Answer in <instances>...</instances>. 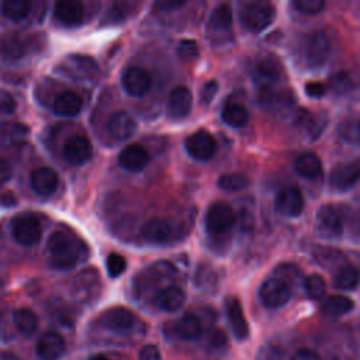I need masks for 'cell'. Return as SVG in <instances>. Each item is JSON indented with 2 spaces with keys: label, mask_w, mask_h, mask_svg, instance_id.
Segmentation results:
<instances>
[{
  "label": "cell",
  "mask_w": 360,
  "mask_h": 360,
  "mask_svg": "<svg viewBox=\"0 0 360 360\" xmlns=\"http://www.w3.org/2000/svg\"><path fill=\"white\" fill-rule=\"evenodd\" d=\"M47 251L51 266L58 271H69L86 261L89 255L87 245L82 239L66 231H55L50 236Z\"/></svg>",
  "instance_id": "1"
},
{
  "label": "cell",
  "mask_w": 360,
  "mask_h": 360,
  "mask_svg": "<svg viewBox=\"0 0 360 360\" xmlns=\"http://www.w3.org/2000/svg\"><path fill=\"white\" fill-rule=\"evenodd\" d=\"M276 19V9L271 3H247L241 10V23L251 33L268 29Z\"/></svg>",
  "instance_id": "2"
},
{
  "label": "cell",
  "mask_w": 360,
  "mask_h": 360,
  "mask_svg": "<svg viewBox=\"0 0 360 360\" xmlns=\"http://www.w3.org/2000/svg\"><path fill=\"white\" fill-rule=\"evenodd\" d=\"M315 233L326 241H338L343 233L340 213L333 206H322L315 215Z\"/></svg>",
  "instance_id": "3"
},
{
  "label": "cell",
  "mask_w": 360,
  "mask_h": 360,
  "mask_svg": "<svg viewBox=\"0 0 360 360\" xmlns=\"http://www.w3.org/2000/svg\"><path fill=\"white\" fill-rule=\"evenodd\" d=\"M235 225V211L226 203L218 201L210 206L206 214V229L211 236L228 233Z\"/></svg>",
  "instance_id": "4"
},
{
  "label": "cell",
  "mask_w": 360,
  "mask_h": 360,
  "mask_svg": "<svg viewBox=\"0 0 360 360\" xmlns=\"http://www.w3.org/2000/svg\"><path fill=\"white\" fill-rule=\"evenodd\" d=\"M12 233L17 244L23 247H31L41 239L43 228L36 215L24 213L13 218Z\"/></svg>",
  "instance_id": "5"
},
{
  "label": "cell",
  "mask_w": 360,
  "mask_h": 360,
  "mask_svg": "<svg viewBox=\"0 0 360 360\" xmlns=\"http://www.w3.org/2000/svg\"><path fill=\"white\" fill-rule=\"evenodd\" d=\"M331 52V43L324 31L311 33L305 37L303 44V58L307 66L319 68L322 66Z\"/></svg>",
  "instance_id": "6"
},
{
  "label": "cell",
  "mask_w": 360,
  "mask_h": 360,
  "mask_svg": "<svg viewBox=\"0 0 360 360\" xmlns=\"http://www.w3.org/2000/svg\"><path fill=\"white\" fill-rule=\"evenodd\" d=\"M290 298H291L290 286L283 280H280L279 278H272L265 280L259 289L261 303L271 310H276L286 305L290 301Z\"/></svg>",
  "instance_id": "7"
},
{
  "label": "cell",
  "mask_w": 360,
  "mask_h": 360,
  "mask_svg": "<svg viewBox=\"0 0 360 360\" xmlns=\"http://www.w3.org/2000/svg\"><path fill=\"white\" fill-rule=\"evenodd\" d=\"M186 151L187 154L196 159V161H210L215 152H217V143L214 140V137L206 131V130H200L194 134H192L187 140H186Z\"/></svg>",
  "instance_id": "8"
},
{
  "label": "cell",
  "mask_w": 360,
  "mask_h": 360,
  "mask_svg": "<svg viewBox=\"0 0 360 360\" xmlns=\"http://www.w3.org/2000/svg\"><path fill=\"white\" fill-rule=\"evenodd\" d=\"M275 207L285 217H298L305 207L304 197L297 187H286L276 196Z\"/></svg>",
  "instance_id": "9"
},
{
  "label": "cell",
  "mask_w": 360,
  "mask_h": 360,
  "mask_svg": "<svg viewBox=\"0 0 360 360\" xmlns=\"http://www.w3.org/2000/svg\"><path fill=\"white\" fill-rule=\"evenodd\" d=\"M225 311L233 336L238 340H245L250 336V325L241 303L236 297H228L225 301Z\"/></svg>",
  "instance_id": "10"
},
{
  "label": "cell",
  "mask_w": 360,
  "mask_h": 360,
  "mask_svg": "<svg viewBox=\"0 0 360 360\" xmlns=\"http://www.w3.org/2000/svg\"><path fill=\"white\" fill-rule=\"evenodd\" d=\"M100 324L113 332H126L136 325V315L129 308L114 307L101 314Z\"/></svg>",
  "instance_id": "11"
},
{
  "label": "cell",
  "mask_w": 360,
  "mask_h": 360,
  "mask_svg": "<svg viewBox=\"0 0 360 360\" xmlns=\"http://www.w3.org/2000/svg\"><path fill=\"white\" fill-rule=\"evenodd\" d=\"M280 64L275 58H264L261 59L252 72L255 83L259 86V90L273 89L276 83L280 80Z\"/></svg>",
  "instance_id": "12"
},
{
  "label": "cell",
  "mask_w": 360,
  "mask_h": 360,
  "mask_svg": "<svg viewBox=\"0 0 360 360\" xmlns=\"http://www.w3.org/2000/svg\"><path fill=\"white\" fill-rule=\"evenodd\" d=\"M107 131L117 141H126L137 131V123L130 113L117 111L108 120Z\"/></svg>",
  "instance_id": "13"
},
{
  "label": "cell",
  "mask_w": 360,
  "mask_h": 360,
  "mask_svg": "<svg viewBox=\"0 0 360 360\" xmlns=\"http://www.w3.org/2000/svg\"><path fill=\"white\" fill-rule=\"evenodd\" d=\"M151 75L143 68H129L123 75V87L130 96L141 97L151 90Z\"/></svg>",
  "instance_id": "14"
},
{
  "label": "cell",
  "mask_w": 360,
  "mask_h": 360,
  "mask_svg": "<svg viewBox=\"0 0 360 360\" xmlns=\"http://www.w3.org/2000/svg\"><path fill=\"white\" fill-rule=\"evenodd\" d=\"M92 155H93L92 143L83 136L72 137L71 140L66 141L64 147V158L66 159L68 164L73 166H80L89 162Z\"/></svg>",
  "instance_id": "15"
},
{
  "label": "cell",
  "mask_w": 360,
  "mask_h": 360,
  "mask_svg": "<svg viewBox=\"0 0 360 360\" xmlns=\"http://www.w3.org/2000/svg\"><path fill=\"white\" fill-rule=\"evenodd\" d=\"M30 185L33 192L43 199L51 197L59 185V178L57 172L51 168H38L31 173Z\"/></svg>",
  "instance_id": "16"
},
{
  "label": "cell",
  "mask_w": 360,
  "mask_h": 360,
  "mask_svg": "<svg viewBox=\"0 0 360 360\" xmlns=\"http://www.w3.org/2000/svg\"><path fill=\"white\" fill-rule=\"evenodd\" d=\"M118 164L129 172H141L150 164V154L140 144H131L120 152Z\"/></svg>",
  "instance_id": "17"
},
{
  "label": "cell",
  "mask_w": 360,
  "mask_h": 360,
  "mask_svg": "<svg viewBox=\"0 0 360 360\" xmlns=\"http://www.w3.org/2000/svg\"><path fill=\"white\" fill-rule=\"evenodd\" d=\"M193 107L192 92L186 86H178L168 99V113L173 120L186 118Z\"/></svg>",
  "instance_id": "18"
},
{
  "label": "cell",
  "mask_w": 360,
  "mask_h": 360,
  "mask_svg": "<svg viewBox=\"0 0 360 360\" xmlns=\"http://www.w3.org/2000/svg\"><path fill=\"white\" fill-rule=\"evenodd\" d=\"M54 15L58 23L65 27H78L85 19V8L75 0H62L54 8Z\"/></svg>",
  "instance_id": "19"
},
{
  "label": "cell",
  "mask_w": 360,
  "mask_h": 360,
  "mask_svg": "<svg viewBox=\"0 0 360 360\" xmlns=\"http://www.w3.org/2000/svg\"><path fill=\"white\" fill-rule=\"evenodd\" d=\"M141 233L148 244L165 245L172 239L173 229L168 221L162 218H152L144 224Z\"/></svg>",
  "instance_id": "20"
},
{
  "label": "cell",
  "mask_w": 360,
  "mask_h": 360,
  "mask_svg": "<svg viewBox=\"0 0 360 360\" xmlns=\"http://www.w3.org/2000/svg\"><path fill=\"white\" fill-rule=\"evenodd\" d=\"M359 180V165L353 164H342L332 169L329 175V185L336 192H346L356 186Z\"/></svg>",
  "instance_id": "21"
},
{
  "label": "cell",
  "mask_w": 360,
  "mask_h": 360,
  "mask_svg": "<svg viewBox=\"0 0 360 360\" xmlns=\"http://www.w3.org/2000/svg\"><path fill=\"white\" fill-rule=\"evenodd\" d=\"M66 349L65 339L57 332H45L37 343V354L43 360H57L59 359Z\"/></svg>",
  "instance_id": "22"
},
{
  "label": "cell",
  "mask_w": 360,
  "mask_h": 360,
  "mask_svg": "<svg viewBox=\"0 0 360 360\" xmlns=\"http://www.w3.org/2000/svg\"><path fill=\"white\" fill-rule=\"evenodd\" d=\"M259 103L264 108L269 111L286 113L294 106V97L290 90L276 92L275 89H269V90H261Z\"/></svg>",
  "instance_id": "23"
},
{
  "label": "cell",
  "mask_w": 360,
  "mask_h": 360,
  "mask_svg": "<svg viewBox=\"0 0 360 360\" xmlns=\"http://www.w3.org/2000/svg\"><path fill=\"white\" fill-rule=\"evenodd\" d=\"M154 300L159 310L173 312V311L180 310V307L185 304L186 294L178 286H168V287H164L162 290H159Z\"/></svg>",
  "instance_id": "24"
},
{
  "label": "cell",
  "mask_w": 360,
  "mask_h": 360,
  "mask_svg": "<svg viewBox=\"0 0 360 360\" xmlns=\"http://www.w3.org/2000/svg\"><path fill=\"white\" fill-rule=\"evenodd\" d=\"M82 110V99L78 93L66 90L54 100V113L61 117H75Z\"/></svg>",
  "instance_id": "25"
},
{
  "label": "cell",
  "mask_w": 360,
  "mask_h": 360,
  "mask_svg": "<svg viewBox=\"0 0 360 360\" xmlns=\"http://www.w3.org/2000/svg\"><path fill=\"white\" fill-rule=\"evenodd\" d=\"M66 73H71L73 76L79 78H93L99 73L97 64L86 55H71L66 61Z\"/></svg>",
  "instance_id": "26"
},
{
  "label": "cell",
  "mask_w": 360,
  "mask_h": 360,
  "mask_svg": "<svg viewBox=\"0 0 360 360\" xmlns=\"http://www.w3.org/2000/svg\"><path fill=\"white\" fill-rule=\"evenodd\" d=\"M296 172L310 180H315L322 175V164L321 159L312 154V152H305L301 154L294 164Z\"/></svg>",
  "instance_id": "27"
},
{
  "label": "cell",
  "mask_w": 360,
  "mask_h": 360,
  "mask_svg": "<svg viewBox=\"0 0 360 360\" xmlns=\"http://www.w3.org/2000/svg\"><path fill=\"white\" fill-rule=\"evenodd\" d=\"M175 331L179 338H182L185 340H194L201 336L203 325L197 315L187 312L176 322Z\"/></svg>",
  "instance_id": "28"
},
{
  "label": "cell",
  "mask_w": 360,
  "mask_h": 360,
  "mask_svg": "<svg viewBox=\"0 0 360 360\" xmlns=\"http://www.w3.org/2000/svg\"><path fill=\"white\" fill-rule=\"evenodd\" d=\"M221 118L226 126L232 129H241L250 122V113L241 104H228L222 108Z\"/></svg>",
  "instance_id": "29"
},
{
  "label": "cell",
  "mask_w": 360,
  "mask_h": 360,
  "mask_svg": "<svg viewBox=\"0 0 360 360\" xmlns=\"http://www.w3.org/2000/svg\"><path fill=\"white\" fill-rule=\"evenodd\" d=\"M353 308H354V301L340 294L328 297L321 305L322 312L329 317H340V315L349 314Z\"/></svg>",
  "instance_id": "30"
},
{
  "label": "cell",
  "mask_w": 360,
  "mask_h": 360,
  "mask_svg": "<svg viewBox=\"0 0 360 360\" xmlns=\"http://www.w3.org/2000/svg\"><path fill=\"white\" fill-rule=\"evenodd\" d=\"M33 3L29 0H5L2 3V13L12 22H22L29 17Z\"/></svg>",
  "instance_id": "31"
},
{
  "label": "cell",
  "mask_w": 360,
  "mask_h": 360,
  "mask_svg": "<svg viewBox=\"0 0 360 360\" xmlns=\"http://www.w3.org/2000/svg\"><path fill=\"white\" fill-rule=\"evenodd\" d=\"M26 54L24 43L17 36H8L2 41H0V57L5 61L15 62L17 59H22Z\"/></svg>",
  "instance_id": "32"
},
{
  "label": "cell",
  "mask_w": 360,
  "mask_h": 360,
  "mask_svg": "<svg viewBox=\"0 0 360 360\" xmlns=\"http://www.w3.org/2000/svg\"><path fill=\"white\" fill-rule=\"evenodd\" d=\"M13 321H15L16 328L23 335H31L38 328V317L30 308H20V310L15 311Z\"/></svg>",
  "instance_id": "33"
},
{
  "label": "cell",
  "mask_w": 360,
  "mask_h": 360,
  "mask_svg": "<svg viewBox=\"0 0 360 360\" xmlns=\"http://www.w3.org/2000/svg\"><path fill=\"white\" fill-rule=\"evenodd\" d=\"M359 282V273L354 266H340L333 276V286L339 290H353Z\"/></svg>",
  "instance_id": "34"
},
{
  "label": "cell",
  "mask_w": 360,
  "mask_h": 360,
  "mask_svg": "<svg viewBox=\"0 0 360 360\" xmlns=\"http://www.w3.org/2000/svg\"><path fill=\"white\" fill-rule=\"evenodd\" d=\"M297 124L301 126L303 130H305L312 140H315L319 137V134L325 127V120L319 117H314L308 114V111H300V114L297 115Z\"/></svg>",
  "instance_id": "35"
},
{
  "label": "cell",
  "mask_w": 360,
  "mask_h": 360,
  "mask_svg": "<svg viewBox=\"0 0 360 360\" xmlns=\"http://www.w3.org/2000/svg\"><path fill=\"white\" fill-rule=\"evenodd\" d=\"M250 186V179L243 173H225L218 179V187L228 193L241 192Z\"/></svg>",
  "instance_id": "36"
},
{
  "label": "cell",
  "mask_w": 360,
  "mask_h": 360,
  "mask_svg": "<svg viewBox=\"0 0 360 360\" xmlns=\"http://www.w3.org/2000/svg\"><path fill=\"white\" fill-rule=\"evenodd\" d=\"M210 26L217 31H226L232 26V10L228 5H219L210 17Z\"/></svg>",
  "instance_id": "37"
},
{
  "label": "cell",
  "mask_w": 360,
  "mask_h": 360,
  "mask_svg": "<svg viewBox=\"0 0 360 360\" xmlns=\"http://www.w3.org/2000/svg\"><path fill=\"white\" fill-rule=\"evenodd\" d=\"M304 289L311 300H322L326 294V282L321 275H310L304 280Z\"/></svg>",
  "instance_id": "38"
},
{
  "label": "cell",
  "mask_w": 360,
  "mask_h": 360,
  "mask_svg": "<svg viewBox=\"0 0 360 360\" xmlns=\"http://www.w3.org/2000/svg\"><path fill=\"white\" fill-rule=\"evenodd\" d=\"M329 89L338 94V96H343L352 92L353 89V82L352 78L346 73V72H339L331 76L329 79Z\"/></svg>",
  "instance_id": "39"
},
{
  "label": "cell",
  "mask_w": 360,
  "mask_h": 360,
  "mask_svg": "<svg viewBox=\"0 0 360 360\" xmlns=\"http://www.w3.org/2000/svg\"><path fill=\"white\" fill-rule=\"evenodd\" d=\"M136 5L134 3H117L114 6L110 8V10L106 15L104 22L106 23H118V22H123L126 19L130 17V15L133 13Z\"/></svg>",
  "instance_id": "40"
},
{
  "label": "cell",
  "mask_w": 360,
  "mask_h": 360,
  "mask_svg": "<svg viewBox=\"0 0 360 360\" xmlns=\"http://www.w3.org/2000/svg\"><path fill=\"white\" fill-rule=\"evenodd\" d=\"M106 266H107V273L111 279H115V278H120L122 276L126 269H127V261L124 257L118 255V254H111L108 255L107 258V262H106Z\"/></svg>",
  "instance_id": "41"
},
{
  "label": "cell",
  "mask_w": 360,
  "mask_h": 360,
  "mask_svg": "<svg viewBox=\"0 0 360 360\" xmlns=\"http://www.w3.org/2000/svg\"><path fill=\"white\" fill-rule=\"evenodd\" d=\"M178 57L183 62H192L199 57V47L194 40H182L178 45Z\"/></svg>",
  "instance_id": "42"
},
{
  "label": "cell",
  "mask_w": 360,
  "mask_h": 360,
  "mask_svg": "<svg viewBox=\"0 0 360 360\" xmlns=\"http://www.w3.org/2000/svg\"><path fill=\"white\" fill-rule=\"evenodd\" d=\"M294 8L304 15H318L324 8V0H296Z\"/></svg>",
  "instance_id": "43"
},
{
  "label": "cell",
  "mask_w": 360,
  "mask_h": 360,
  "mask_svg": "<svg viewBox=\"0 0 360 360\" xmlns=\"http://www.w3.org/2000/svg\"><path fill=\"white\" fill-rule=\"evenodd\" d=\"M235 222L238 224L239 229L248 233L255 226V217L248 208H241L238 211V214H235Z\"/></svg>",
  "instance_id": "44"
},
{
  "label": "cell",
  "mask_w": 360,
  "mask_h": 360,
  "mask_svg": "<svg viewBox=\"0 0 360 360\" xmlns=\"http://www.w3.org/2000/svg\"><path fill=\"white\" fill-rule=\"evenodd\" d=\"M340 136L345 141L350 144H357L359 143V124L357 122H346L340 127Z\"/></svg>",
  "instance_id": "45"
},
{
  "label": "cell",
  "mask_w": 360,
  "mask_h": 360,
  "mask_svg": "<svg viewBox=\"0 0 360 360\" xmlns=\"http://www.w3.org/2000/svg\"><path fill=\"white\" fill-rule=\"evenodd\" d=\"M217 90H218V83H217V80H208V82H206L204 85H203V87H201V90H200V101L204 104V106H208L213 100H214V97H215V94H217Z\"/></svg>",
  "instance_id": "46"
},
{
  "label": "cell",
  "mask_w": 360,
  "mask_h": 360,
  "mask_svg": "<svg viewBox=\"0 0 360 360\" xmlns=\"http://www.w3.org/2000/svg\"><path fill=\"white\" fill-rule=\"evenodd\" d=\"M16 107L17 104L15 97L6 90H0V114H12Z\"/></svg>",
  "instance_id": "47"
},
{
  "label": "cell",
  "mask_w": 360,
  "mask_h": 360,
  "mask_svg": "<svg viewBox=\"0 0 360 360\" xmlns=\"http://www.w3.org/2000/svg\"><path fill=\"white\" fill-rule=\"evenodd\" d=\"M140 360H161V350L157 345H147L140 352Z\"/></svg>",
  "instance_id": "48"
},
{
  "label": "cell",
  "mask_w": 360,
  "mask_h": 360,
  "mask_svg": "<svg viewBox=\"0 0 360 360\" xmlns=\"http://www.w3.org/2000/svg\"><path fill=\"white\" fill-rule=\"evenodd\" d=\"M12 176H13V171H12L10 164L6 159L0 158V187L9 183Z\"/></svg>",
  "instance_id": "49"
},
{
  "label": "cell",
  "mask_w": 360,
  "mask_h": 360,
  "mask_svg": "<svg viewBox=\"0 0 360 360\" xmlns=\"http://www.w3.org/2000/svg\"><path fill=\"white\" fill-rule=\"evenodd\" d=\"M305 92H307V94L310 97L319 99V97H322L326 93V87H325V85H322L319 82H310L305 86Z\"/></svg>",
  "instance_id": "50"
},
{
  "label": "cell",
  "mask_w": 360,
  "mask_h": 360,
  "mask_svg": "<svg viewBox=\"0 0 360 360\" xmlns=\"http://www.w3.org/2000/svg\"><path fill=\"white\" fill-rule=\"evenodd\" d=\"M291 360H321V357L315 350L308 349V347H303V349H298L293 354Z\"/></svg>",
  "instance_id": "51"
},
{
  "label": "cell",
  "mask_w": 360,
  "mask_h": 360,
  "mask_svg": "<svg viewBox=\"0 0 360 360\" xmlns=\"http://www.w3.org/2000/svg\"><path fill=\"white\" fill-rule=\"evenodd\" d=\"M186 2H178V0H165V2H157L155 6L164 12H168V10H175V9H179L182 6H185Z\"/></svg>",
  "instance_id": "52"
},
{
  "label": "cell",
  "mask_w": 360,
  "mask_h": 360,
  "mask_svg": "<svg viewBox=\"0 0 360 360\" xmlns=\"http://www.w3.org/2000/svg\"><path fill=\"white\" fill-rule=\"evenodd\" d=\"M210 340H211V343L214 346H221V345H224L226 342V336H225V333L221 329H217V331H213Z\"/></svg>",
  "instance_id": "53"
},
{
  "label": "cell",
  "mask_w": 360,
  "mask_h": 360,
  "mask_svg": "<svg viewBox=\"0 0 360 360\" xmlns=\"http://www.w3.org/2000/svg\"><path fill=\"white\" fill-rule=\"evenodd\" d=\"M329 254H331V258H329V261H328V265H331V262H336V259H339V257H340V254L339 252H335V251H329ZM326 255H328V251L326 252H324L321 257H318V259L319 258H326ZM325 262H326V259H325ZM325 262H322L321 265H326Z\"/></svg>",
  "instance_id": "54"
},
{
  "label": "cell",
  "mask_w": 360,
  "mask_h": 360,
  "mask_svg": "<svg viewBox=\"0 0 360 360\" xmlns=\"http://www.w3.org/2000/svg\"><path fill=\"white\" fill-rule=\"evenodd\" d=\"M89 360H110V359H108V357H106V356L97 354V356H93V357H90Z\"/></svg>",
  "instance_id": "55"
}]
</instances>
